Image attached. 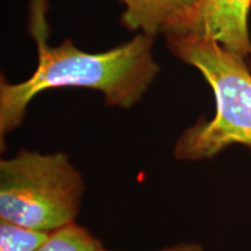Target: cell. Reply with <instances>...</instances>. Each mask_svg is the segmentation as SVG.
<instances>
[{
    "label": "cell",
    "mask_w": 251,
    "mask_h": 251,
    "mask_svg": "<svg viewBox=\"0 0 251 251\" xmlns=\"http://www.w3.org/2000/svg\"><path fill=\"white\" fill-rule=\"evenodd\" d=\"M46 0H31L30 34L37 45L36 70L27 80L0 84V137L23 124L27 107L37 94L65 86L98 90L106 105L129 108L140 101L159 71L152 56L153 37L139 34L108 51L91 54L67 39L58 46L47 43Z\"/></svg>",
    "instance_id": "cell-1"
},
{
    "label": "cell",
    "mask_w": 251,
    "mask_h": 251,
    "mask_svg": "<svg viewBox=\"0 0 251 251\" xmlns=\"http://www.w3.org/2000/svg\"><path fill=\"white\" fill-rule=\"evenodd\" d=\"M166 41L176 57L201 72L216 101L214 118L201 119L181 134L174 149L175 158H212L236 143L251 149V74L246 58L213 40L168 36Z\"/></svg>",
    "instance_id": "cell-2"
},
{
    "label": "cell",
    "mask_w": 251,
    "mask_h": 251,
    "mask_svg": "<svg viewBox=\"0 0 251 251\" xmlns=\"http://www.w3.org/2000/svg\"><path fill=\"white\" fill-rule=\"evenodd\" d=\"M84 181L62 152L21 150L0 161V219L42 231L74 224Z\"/></svg>",
    "instance_id": "cell-3"
},
{
    "label": "cell",
    "mask_w": 251,
    "mask_h": 251,
    "mask_svg": "<svg viewBox=\"0 0 251 251\" xmlns=\"http://www.w3.org/2000/svg\"><path fill=\"white\" fill-rule=\"evenodd\" d=\"M251 0H199L172 19L163 34L192 36L218 42L235 55L251 56L248 17Z\"/></svg>",
    "instance_id": "cell-4"
},
{
    "label": "cell",
    "mask_w": 251,
    "mask_h": 251,
    "mask_svg": "<svg viewBox=\"0 0 251 251\" xmlns=\"http://www.w3.org/2000/svg\"><path fill=\"white\" fill-rule=\"evenodd\" d=\"M125 5L121 23L129 30L155 37L163 34L172 19L199 0H120Z\"/></svg>",
    "instance_id": "cell-5"
},
{
    "label": "cell",
    "mask_w": 251,
    "mask_h": 251,
    "mask_svg": "<svg viewBox=\"0 0 251 251\" xmlns=\"http://www.w3.org/2000/svg\"><path fill=\"white\" fill-rule=\"evenodd\" d=\"M101 242L76 222L51 231L47 242L36 251H99Z\"/></svg>",
    "instance_id": "cell-6"
},
{
    "label": "cell",
    "mask_w": 251,
    "mask_h": 251,
    "mask_svg": "<svg viewBox=\"0 0 251 251\" xmlns=\"http://www.w3.org/2000/svg\"><path fill=\"white\" fill-rule=\"evenodd\" d=\"M50 234L0 219V251H36Z\"/></svg>",
    "instance_id": "cell-7"
},
{
    "label": "cell",
    "mask_w": 251,
    "mask_h": 251,
    "mask_svg": "<svg viewBox=\"0 0 251 251\" xmlns=\"http://www.w3.org/2000/svg\"><path fill=\"white\" fill-rule=\"evenodd\" d=\"M99 251H112V250H105V249H100ZM157 251H203L202 247L198 243H178L175 244V246L164 248V249L157 250Z\"/></svg>",
    "instance_id": "cell-8"
},
{
    "label": "cell",
    "mask_w": 251,
    "mask_h": 251,
    "mask_svg": "<svg viewBox=\"0 0 251 251\" xmlns=\"http://www.w3.org/2000/svg\"><path fill=\"white\" fill-rule=\"evenodd\" d=\"M248 68H249L251 70V56H250V57H248Z\"/></svg>",
    "instance_id": "cell-9"
}]
</instances>
